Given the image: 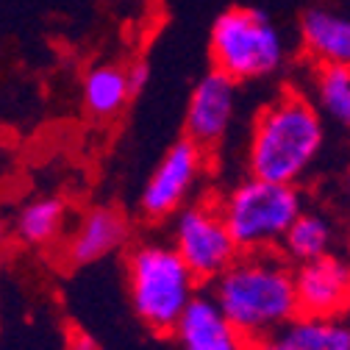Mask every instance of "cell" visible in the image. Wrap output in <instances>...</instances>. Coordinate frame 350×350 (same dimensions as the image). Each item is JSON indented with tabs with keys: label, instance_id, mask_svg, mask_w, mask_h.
I'll return each mask as SVG.
<instances>
[{
	"label": "cell",
	"instance_id": "cell-1",
	"mask_svg": "<svg viewBox=\"0 0 350 350\" xmlns=\"http://www.w3.org/2000/svg\"><path fill=\"white\" fill-rule=\"evenodd\" d=\"M206 292L247 345L261 342L297 317L292 265L278 250L239 253Z\"/></svg>",
	"mask_w": 350,
	"mask_h": 350
},
{
	"label": "cell",
	"instance_id": "cell-2",
	"mask_svg": "<svg viewBox=\"0 0 350 350\" xmlns=\"http://www.w3.org/2000/svg\"><path fill=\"white\" fill-rule=\"evenodd\" d=\"M323 148L325 122L320 111L303 92L286 90L256 114L245 167L253 178L300 187L314 170Z\"/></svg>",
	"mask_w": 350,
	"mask_h": 350
},
{
	"label": "cell",
	"instance_id": "cell-3",
	"mask_svg": "<svg viewBox=\"0 0 350 350\" xmlns=\"http://www.w3.org/2000/svg\"><path fill=\"white\" fill-rule=\"evenodd\" d=\"M128 303L156 336H170L189 300L203 289L170 242L145 239L125 256Z\"/></svg>",
	"mask_w": 350,
	"mask_h": 350
},
{
	"label": "cell",
	"instance_id": "cell-4",
	"mask_svg": "<svg viewBox=\"0 0 350 350\" xmlns=\"http://www.w3.org/2000/svg\"><path fill=\"white\" fill-rule=\"evenodd\" d=\"M217 206L239 253L278 250L286 228L306 208L300 187L247 178L217 195Z\"/></svg>",
	"mask_w": 350,
	"mask_h": 350
},
{
	"label": "cell",
	"instance_id": "cell-5",
	"mask_svg": "<svg viewBox=\"0 0 350 350\" xmlns=\"http://www.w3.org/2000/svg\"><path fill=\"white\" fill-rule=\"evenodd\" d=\"M211 70L234 83L270 78L286 64V42L278 25L250 6H234L211 25L208 36Z\"/></svg>",
	"mask_w": 350,
	"mask_h": 350
},
{
	"label": "cell",
	"instance_id": "cell-6",
	"mask_svg": "<svg viewBox=\"0 0 350 350\" xmlns=\"http://www.w3.org/2000/svg\"><path fill=\"white\" fill-rule=\"evenodd\" d=\"M170 245L200 286H208L239 256L217 198H195L175 214L170 226Z\"/></svg>",
	"mask_w": 350,
	"mask_h": 350
},
{
	"label": "cell",
	"instance_id": "cell-7",
	"mask_svg": "<svg viewBox=\"0 0 350 350\" xmlns=\"http://www.w3.org/2000/svg\"><path fill=\"white\" fill-rule=\"evenodd\" d=\"M206 172H208V153L203 148H198L184 137L172 142L139 192L142 220L148 223L172 220L187 203H192V195L198 192Z\"/></svg>",
	"mask_w": 350,
	"mask_h": 350
},
{
	"label": "cell",
	"instance_id": "cell-8",
	"mask_svg": "<svg viewBox=\"0 0 350 350\" xmlns=\"http://www.w3.org/2000/svg\"><path fill=\"white\" fill-rule=\"evenodd\" d=\"M237 83L223 72L208 70L187 100L184 111V139L195 142L206 153L217 150L228 137L237 117Z\"/></svg>",
	"mask_w": 350,
	"mask_h": 350
},
{
	"label": "cell",
	"instance_id": "cell-9",
	"mask_svg": "<svg viewBox=\"0 0 350 350\" xmlns=\"http://www.w3.org/2000/svg\"><path fill=\"white\" fill-rule=\"evenodd\" d=\"M297 314L306 317H345L350 295V256L325 253L292 267Z\"/></svg>",
	"mask_w": 350,
	"mask_h": 350
},
{
	"label": "cell",
	"instance_id": "cell-10",
	"mask_svg": "<svg viewBox=\"0 0 350 350\" xmlns=\"http://www.w3.org/2000/svg\"><path fill=\"white\" fill-rule=\"evenodd\" d=\"M131 220L114 206H90L64 239V261L70 267H92L98 261L120 253L131 242Z\"/></svg>",
	"mask_w": 350,
	"mask_h": 350
},
{
	"label": "cell",
	"instance_id": "cell-11",
	"mask_svg": "<svg viewBox=\"0 0 350 350\" xmlns=\"http://www.w3.org/2000/svg\"><path fill=\"white\" fill-rule=\"evenodd\" d=\"M170 336L175 350H250L245 336L226 320L206 289L189 300Z\"/></svg>",
	"mask_w": 350,
	"mask_h": 350
},
{
	"label": "cell",
	"instance_id": "cell-12",
	"mask_svg": "<svg viewBox=\"0 0 350 350\" xmlns=\"http://www.w3.org/2000/svg\"><path fill=\"white\" fill-rule=\"evenodd\" d=\"M250 350H350V323L345 317L297 314L270 336L250 345Z\"/></svg>",
	"mask_w": 350,
	"mask_h": 350
},
{
	"label": "cell",
	"instance_id": "cell-13",
	"mask_svg": "<svg viewBox=\"0 0 350 350\" xmlns=\"http://www.w3.org/2000/svg\"><path fill=\"white\" fill-rule=\"evenodd\" d=\"M67 217L70 203L62 195H36L17 208L9 234L25 247H53L67 228Z\"/></svg>",
	"mask_w": 350,
	"mask_h": 350
},
{
	"label": "cell",
	"instance_id": "cell-14",
	"mask_svg": "<svg viewBox=\"0 0 350 350\" xmlns=\"http://www.w3.org/2000/svg\"><path fill=\"white\" fill-rule=\"evenodd\" d=\"M300 42L317 64L350 67V17L312 6L300 17Z\"/></svg>",
	"mask_w": 350,
	"mask_h": 350
},
{
	"label": "cell",
	"instance_id": "cell-15",
	"mask_svg": "<svg viewBox=\"0 0 350 350\" xmlns=\"http://www.w3.org/2000/svg\"><path fill=\"white\" fill-rule=\"evenodd\" d=\"M336 250V226L331 217H325L323 211L314 208H303L292 226L286 228L278 253L289 261V265H303V261L320 258L325 253Z\"/></svg>",
	"mask_w": 350,
	"mask_h": 350
},
{
	"label": "cell",
	"instance_id": "cell-16",
	"mask_svg": "<svg viewBox=\"0 0 350 350\" xmlns=\"http://www.w3.org/2000/svg\"><path fill=\"white\" fill-rule=\"evenodd\" d=\"M131 98L134 95L128 90L125 67L106 62V64H95L86 70L83 83H81V100L90 117L111 120L128 106Z\"/></svg>",
	"mask_w": 350,
	"mask_h": 350
},
{
	"label": "cell",
	"instance_id": "cell-17",
	"mask_svg": "<svg viewBox=\"0 0 350 350\" xmlns=\"http://www.w3.org/2000/svg\"><path fill=\"white\" fill-rule=\"evenodd\" d=\"M314 109L350 131V67L317 64L314 72Z\"/></svg>",
	"mask_w": 350,
	"mask_h": 350
},
{
	"label": "cell",
	"instance_id": "cell-18",
	"mask_svg": "<svg viewBox=\"0 0 350 350\" xmlns=\"http://www.w3.org/2000/svg\"><path fill=\"white\" fill-rule=\"evenodd\" d=\"M125 78H128V90L131 95H139L145 86L150 83V64L145 59H137L125 67Z\"/></svg>",
	"mask_w": 350,
	"mask_h": 350
},
{
	"label": "cell",
	"instance_id": "cell-19",
	"mask_svg": "<svg viewBox=\"0 0 350 350\" xmlns=\"http://www.w3.org/2000/svg\"><path fill=\"white\" fill-rule=\"evenodd\" d=\"M64 350H103V347H100V342H98L92 334H86V331H81V328H72V331L67 334Z\"/></svg>",
	"mask_w": 350,
	"mask_h": 350
},
{
	"label": "cell",
	"instance_id": "cell-20",
	"mask_svg": "<svg viewBox=\"0 0 350 350\" xmlns=\"http://www.w3.org/2000/svg\"><path fill=\"white\" fill-rule=\"evenodd\" d=\"M9 239H12V234H9V226H6L3 220H0V256H3V250H6Z\"/></svg>",
	"mask_w": 350,
	"mask_h": 350
},
{
	"label": "cell",
	"instance_id": "cell-21",
	"mask_svg": "<svg viewBox=\"0 0 350 350\" xmlns=\"http://www.w3.org/2000/svg\"><path fill=\"white\" fill-rule=\"evenodd\" d=\"M342 198H345V203L350 206V167H347L345 175H342Z\"/></svg>",
	"mask_w": 350,
	"mask_h": 350
},
{
	"label": "cell",
	"instance_id": "cell-22",
	"mask_svg": "<svg viewBox=\"0 0 350 350\" xmlns=\"http://www.w3.org/2000/svg\"><path fill=\"white\" fill-rule=\"evenodd\" d=\"M345 314H350V295H347V306H345Z\"/></svg>",
	"mask_w": 350,
	"mask_h": 350
}]
</instances>
